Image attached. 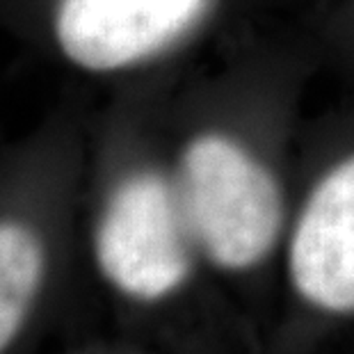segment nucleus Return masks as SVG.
<instances>
[{"label": "nucleus", "mask_w": 354, "mask_h": 354, "mask_svg": "<svg viewBox=\"0 0 354 354\" xmlns=\"http://www.w3.org/2000/svg\"><path fill=\"white\" fill-rule=\"evenodd\" d=\"M92 243L103 281L142 313L165 311L185 295L203 261L176 180L153 169L131 171L110 187Z\"/></svg>", "instance_id": "obj_1"}, {"label": "nucleus", "mask_w": 354, "mask_h": 354, "mask_svg": "<svg viewBox=\"0 0 354 354\" xmlns=\"http://www.w3.org/2000/svg\"><path fill=\"white\" fill-rule=\"evenodd\" d=\"M292 311L259 354H329L354 327V156L329 169L292 222L286 250Z\"/></svg>", "instance_id": "obj_2"}, {"label": "nucleus", "mask_w": 354, "mask_h": 354, "mask_svg": "<svg viewBox=\"0 0 354 354\" xmlns=\"http://www.w3.org/2000/svg\"><path fill=\"white\" fill-rule=\"evenodd\" d=\"M201 259L224 274H252L272 259L286 229V201L266 165L222 135H201L176 174Z\"/></svg>", "instance_id": "obj_3"}, {"label": "nucleus", "mask_w": 354, "mask_h": 354, "mask_svg": "<svg viewBox=\"0 0 354 354\" xmlns=\"http://www.w3.org/2000/svg\"><path fill=\"white\" fill-rule=\"evenodd\" d=\"M208 5L210 0H59L55 32L76 64L122 69L171 46Z\"/></svg>", "instance_id": "obj_4"}, {"label": "nucleus", "mask_w": 354, "mask_h": 354, "mask_svg": "<svg viewBox=\"0 0 354 354\" xmlns=\"http://www.w3.org/2000/svg\"><path fill=\"white\" fill-rule=\"evenodd\" d=\"M62 354H254L252 350L217 341H156V338L124 336L117 341L76 345Z\"/></svg>", "instance_id": "obj_5"}, {"label": "nucleus", "mask_w": 354, "mask_h": 354, "mask_svg": "<svg viewBox=\"0 0 354 354\" xmlns=\"http://www.w3.org/2000/svg\"><path fill=\"white\" fill-rule=\"evenodd\" d=\"M350 348H352V354H354V345H350Z\"/></svg>", "instance_id": "obj_6"}]
</instances>
